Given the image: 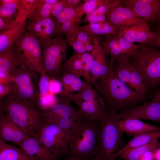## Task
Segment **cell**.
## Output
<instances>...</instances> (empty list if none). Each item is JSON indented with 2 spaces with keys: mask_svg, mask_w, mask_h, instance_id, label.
<instances>
[{
  "mask_svg": "<svg viewBox=\"0 0 160 160\" xmlns=\"http://www.w3.org/2000/svg\"><path fill=\"white\" fill-rule=\"evenodd\" d=\"M113 68L107 74L91 84L108 107L121 112L146 102L147 97L136 92L121 81Z\"/></svg>",
  "mask_w": 160,
  "mask_h": 160,
  "instance_id": "1",
  "label": "cell"
},
{
  "mask_svg": "<svg viewBox=\"0 0 160 160\" xmlns=\"http://www.w3.org/2000/svg\"><path fill=\"white\" fill-rule=\"evenodd\" d=\"M100 124L81 117L71 130L69 153L66 160H92L97 155V136Z\"/></svg>",
  "mask_w": 160,
  "mask_h": 160,
  "instance_id": "2",
  "label": "cell"
},
{
  "mask_svg": "<svg viewBox=\"0 0 160 160\" xmlns=\"http://www.w3.org/2000/svg\"><path fill=\"white\" fill-rule=\"evenodd\" d=\"M6 115L29 137H34L44 121L40 110L32 104L17 100L10 95L0 103Z\"/></svg>",
  "mask_w": 160,
  "mask_h": 160,
  "instance_id": "3",
  "label": "cell"
},
{
  "mask_svg": "<svg viewBox=\"0 0 160 160\" xmlns=\"http://www.w3.org/2000/svg\"><path fill=\"white\" fill-rule=\"evenodd\" d=\"M120 113L107 107L105 119L100 122L97 136V156L100 160H114L115 153L119 150L124 132L119 126L121 119Z\"/></svg>",
  "mask_w": 160,
  "mask_h": 160,
  "instance_id": "4",
  "label": "cell"
},
{
  "mask_svg": "<svg viewBox=\"0 0 160 160\" xmlns=\"http://www.w3.org/2000/svg\"><path fill=\"white\" fill-rule=\"evenodd\" d=\"M129 60L149 89L160 85L159 49L144 45Z\"/></svg>",
  "mask_w": 160,
  "mask_h": 160,
  "instance_id": "5",
  "label": "cell"
},
{
  "mask_svg": "<svg viewBox=\"0 0 160 160\" xmlns=\"http://www.w3.org/2000/svg\"><path fill=\"white\" fill-rule=\"evenodd\" d=\"M38 72L23 63L15 70L10 82L12 90L9 94L18 100L37 107L39 97Z\"/></svg>",
  "mask_w": 160,
  "mask_h": 160,
  "instance_id": "6",
  "label": "cell"
},
{
  "mask_svg": "<svg viewBox=\"0 0 160 160\" xmlns=\"http://www.w3.org/2000/svg\"><path fill=\"white\" fill-rule=\"evenodd\" d=\"M71 131L55 125L44 122L34 137L54 156L53 160H66L69 153V142Z\"/></svg>",
  "mask_w": 160,
  "mask_h": 160,
  "instance_id": "7",
  "label": "cell"
},
{
  "mask_svg": "<svg viewBox=\"0 0 160 160\" xmlns=\"http://www.w3.org/2000/svg\"><path fill=\"white\" fill-rule=\"evenodd\" d=\"M67 47L61 35L52 39L42 51L43 69L50 79H58L62 73L61 66L66 60Z\"/></svg>",
  "mask_w": 160,
  "mask_h": 160,
  "instance_id": "8",
  "label": "cell"
},
{
  "mask_svg": "<svg viewBox=\"0 0 160 160\" xmlns=\"http://www.w3.org/2000/svg\"><path fill=\"white\" fill-rule=\"evenodd\" d=\"M71 102L63 100L47 110L40 111L44 122L71 131L81 116Z\"/></svg>",
  "mask_w": 160,
  "mask_h": 160,
  "instance_id": "9",
  "label": "cell"
},
{
  "mask_svg": "<svg viewBox=\"0 0 160 160\" xmlns=\"http://www.w3.org/2000/svg\"><path fill=\"white\" fill-rule=\"evenodd\" d=\"M15 44L27 66L40 74L44 72L42 62V52L36 35L28 30Z\"/></svg>",
  "mask_w": 160,
  "mask_h": 160,
  "instance_id": "10",
  "label": "cell"
},
{
  "mask_svg": "<svg viewBox=\"0 0 160 160\" xmlns=\"http://www.w3.org/2000/svg\"><path fill=\"white\" fill-rule=\"evenodd\" d=\"M106 20L120 31L135 25L147 23L143 18L131 9L120 4L119 0H114L106 15Z\"/></svg>",
  "mask_w": 160,
  "mask_h": 160,
  "instance_id": "11",
  "label": "cell"
},
{
  "mask_svg": "<svg viewBox=\"0 0 160 160\" xmlns=\"http://www.w3.org/2000/svg\"><path fill=\"white\" fill-rule=\"evenodd\" d=\"M129 58L128 56H124L117 60L118 65L114 67L113 71L121 81L136 92L147 97L149 89L132 65Z\"/></svg>",
  "mask_w": 160,
  "mask_h": 160,
  "instance_id": "12",
  "label": "cell"
},
{
  "mask_svg": "<svg viewBox=\"0 0 160 160\" xmlns=\"http://www.w3.org/2000/svg\"><path fill=\"white\" fill-rule=\"evenodd\" d=\"M120 4L148 22L160 20V0H121Z\"/></svg>",
  "mask_w": 160,
  "mask_h": 160,
  "instance_id": "13",
  "label": "cell"
},
{
  "mask_svg": "<svg viewBox=\"0 0 160 160\" xmlns=\"http://www.w3.org/2000/svg\"><path fill=\"white\" fill-rule=\"evenodd\" d=\"M80 77L63 72L58 79L62 85V89L57 97L64 101L73 102L78 106L81 102V96L84 84Z\"/></svg>",
  "mask_w": 160,
  "mask_h": 160,
  "instance_id": "14",
  "label": "cell"
},
{
  "mask_svg": "<svg viewBox=\"0 0 160 160\" xmlns=\"http://www.w3.org/2000/svg\"><path fill=\"white\" fill-rule=\"evenodd\" d=\"M120 114L122 119H146L160 122V101H147L126 109Z\"/></svg>",
  "mask_w": 160,
  "mask_h": 160,
  "instance_id": "15",
  "label": "cell"
},
{
  "mask_svg": "<svg viewBox=\"0 0 160 160\" xmlns=\"http://www.w3.org/2000/svg\"><path fill=\"white\" fill-rule=\"evenodd\" d=\"M94 48L91 52L93 58V64L91 71L90 84L107 74L114 67L108 63L105 54L95 34Z\"/></svg>",
  "mask_w": 160,
  "mask_h": 160,
  "instance_id": "16",
  "label": "cell"
},
{
  "mask_svg": "<svg viewBox=\"0 0 160 160\" xmlns=\"http://www.w3.org/2000/svg\"><path fill=\"white\" fill-rule=\"evenodd\" d=\"M77 110L81 117L92 121H103L105 119L107 107L100 95L95 98L81 101Z\"/></svg>",
  "mask_w": 160,
  "mask_h": 160,
  "instance_id": "17",
  "label": "cell"
},
{
  "mask_svg": "<svg viewBox=\"0 0 160 160\" xmlns=\"http://www.w3.org/2000/svg\"><path fill=\"white\" fill-rule=\"evenodd\" d=\"M26 28L36 35L41 46L44 48L55 34L57 25L52 18H48L30 22Z\"/></svg>",
  "mask_w": 160,
  "mask_h": 160,
  "instance_id": "18",
  "label": "cell"
},
{
  "mask_svg": "<svg viewBox=\"0 0 160 160\" xmlns=\"http://www.w3.org/2000/svg\"><path fill=\"white\" fill-rule=\"evenodd\" d=\"M28 137L5 114L0 108V138L5 141H10L20 145Z\"/></svg>",
  "mask_w": 160,
  "mask_h": 160,
  "instance_id": "19",
  "label": "cell"
},
{
  "mask_svg": "<svg viewBox=\"0 0 160 160\" xmlns=\"http://www.w3.org/2000/svg\"><path fill=\"white\" fill-rule=\"evenodd\" d=\"M118 35L133 43L138 42L148 46L153 37L154 33L147 23L135 25L118 32Z\"/></svg>",
  "mask_w": 160,
  "mask_h": 160,
  "instance_id": "20",
  "label": "cell"
},
{
  "mask_svg": "<svg viewBox=\"0 0 160 160\" xmlns=\"http://www.w3.org/2000/svg\"><path fill=\"white\" fill-rule=\"evenodd\" d=\"M65 9L67 15V20L63 24L57 28L55 34L59 36L65 35L66 37L65 42L71 47L81 30L79 25L81 18L75 13V9L69 7Z\"/></svg>",
  "mask_w": 160,
  "mask_h": 160,
  "instance_id": "21",
  "label": "cell"
},
{
  "mask_svg": "<svg viewBox=\"0 0 160 160\" xmlns=\"http://www.w3.org/2000/svg\"><path fill=\"white\" fill-rule=\"evenodd\" d=\"M19 146L25 155L31 160H53V154L34 137H28Z\"/></svg>",
  "mask_w": 160,
  "mask_h": 160,
  "instance_id": "22",
  "label": "cell"
},
{
  "mask_svg": "<svg viewBox=\"0 0 160 160\" xmlns=\"http://www.w3.org/2000/svg\"><path fill=\"white\" fill-rule=\"evenodd\" d=\"M26 18L21 19L14 27L0 32V53L11 47L27 31Z\"/></svg>",
  "mask_w": 160,
  "mask_h": 160,
  "instance_id": "23",
  "label": "cell"
},
{
  "mask_svg": "<svg viewBox=\"0 0 160 160\" xmlns=\"http://www.w3.org/2000/svg\"><path fill=\"white\" fill-rule=\"evenodd\" d=\"M23 62L22 55L15 44L9 49L0 53V72L8 71L12 76Z\"/></svg>",
  "mask_w": 160,
  "mask_h": 160,
  "instance_id": "24",
  "label": "cell"
},
{
  "mask_svg": "<svg viewBox=\"0 0 160 160\" xmlns=\"http://www.w3.org/2000/svg\"><path fill=\"white\" fill-rule=\"evenodd\" d=\"M118 125L121 131L133 137L148 132L160 130V128L156 125L147 124L136 119H121Z\"/></svg>",
  "mask_w": 160,
  "mask_h": 160,
  "instance_id": "25",
  "label": "cell"
},
{
  "mask_svg": "<svg viewBox=\"0 0 160 160\" xmlns=\"http://www.w3.org/2000/svg\"><path fill=\"white\" fill-rule=\"evenodd\" d=\"M160 148V142L156 139L147 144L127 149L118 157L121 159L138 160L146 152L154 151Z\"/></svg>",
  "mask_w": 160,
  "mask_h": 160,
  "instance_id": "26",
  "label": "cell"
},
{
  "mask_svg": "<svg viewBox=\"0 0 160 160\" xmlns=\"http://www.w3.org/2000/svg\"><path fill=\"white\" fill-rule=\"evenodd\" d=\"M103 45V48L105 54L111 57L110 65L112 66H114L115 60H117L122 57L125 56L119 44L117 35L106 36Z\"/></svg>",
  "mask_w": 160,
  "mask_h": 160,
  "instance_id": "27",
  "label": "cell"
},
{
  "mask_svg": "<svg viewBox=\"0 0 160 160\" xmlns=\"http://www.w3.org/2000/svg\"><path fill=\"white\" fill-rule=\"evenodd\" d=\"M160 137V130L148 132L133 137L124 147L118 150L115 154L114 158L125 150L147 144L152 141Z\"/></svg>",
  "mask_w": 160,
  "mask_h": 160,
  "instance_id": "28",
  "label": "cell"
},
{
  "mask_svg": "<svg viewBox=\"0 0 160 160\" xmlns=\"http://www.w3.org/2000/svg\"><path fill=\"white\" fill-rule=\"evenodd\" d=\"M0 160H31L21 149L0 139Z\"/></svg>",
  "mask_w": 160,
  "mask_h": 160,
  "instance_id": "29",
  "label": "cell"
},
{
  "mask_svg": "<svg viewBox=\"0 0 160 160\" xmlns=\"http://www.w3.org/2000/svg\"><path fill=\"white\" fill-rule=\"evenodd\" d=\"M81 30H84L95 34L118 35L116 28L107 20L95 23L88 24L79 27Z\"/></svg>",
  "mask_w": 160,
  "mask_h": 160,
  "instance_id": "30",
  "label": "cell"
},
{
  "mask_svg": "<svg viewBox=\"0 0 160 160\" xmlns=\"http://www.w3.org/2000/svg\"><path fill=\"white\" fill-rule=\"evenodd\" d=\"M63 72L84 76L83 64L78 54L74 52L61 66Z\"/></svg>",
  "mask_w": 160,
  "mask_h": 160,
  "instance_id": "31",
  "label": "cell"
},
{
  "mask_svg": "<svg viewBox=\"0 0 160 160\" xmlns=\"http://www.w3.org/2000/svg\"><path fill=\"white\" fill-rule=\"evenodd\" d=\"M21 0L0 5V18L7 22L15 20L18 15Z\"/></svg>",
  "mask_w": 160,
  "mask_h": 160,
  "instance_id": "32",
  "label": "cell"
},
{
  "mask_svg": "<svg viewBox=\"0 0 160 160\" xmlns=\"http://www.w3.org/2000/svg\"><path fill=\"white\" fill-rule=\"evenodd\" d=\"M84 3L80 7L75 9L76 14L81 18L84 14H89L100 6L106 4L112 3L114 0H84Z\"/></svg>",
  "mask_w": 160,
  "mask_h": 160,
  "instance_id": "33",
  "label": "cell"
},
{
  "mask_svg": "<svg viewBox=\"0 0 160 160\" xmlns=\"http://www.w3.org/2000/svg\"><path fill=\"white\" fill-rule=\"evenodd\" d=\"M39 0H21L20 7L17 18L21 20L24 17H31L36 12Z\"/></svg>",
  "mask_w": 160,
  "mask_h": 160,
  "instance_id": "34",
  "label": "cell"
},
{
  "mask_svg": "<svg viewBox=\"0 0 160 160\" xmlns=\"http://www.w3.org/2000/svg\"><path fill=\"white\" fill-rule=\"evenodd\" d=\"M54 5L44 4L43 3L42 0H39L37 9L33 16L30 18V22L51 18V12Z\"/></svg>",
  "mask_w": 160,
  "mask_h": 160,
  "instance_id": "35",
  "label": "cell"
},
{
  "mask_svg": "<svg viewBox=\"0 0 160 160\" xmlns=\"http://www.w3.org/2000/svg\"><path fill=\"white\" fill-rule=\"evenodd\" d=\"M78 54L83 64V77L85 79L87 82L90 84L91 71L93 61L91 52H87L83 54Z\"/></svg>",
  "mask_w": 160,
  "mask_h": 160,
  "instance_id": "36",
  "label": "cell"
},
{
  "mask_svg": "<svg viewBox=\"0 0 160 160\" xmlns=\"http://www.w3.org/2000/svg\"><path fill=\"white\" fill-rule=\"evenodd\" d=\"M63 100L55 95L48 94L44 97L39 98L37 107L40 111L45 110Z\"/></svg>",
  "mask_w": 160,
  "mask_h": 160,
  "instance_id": "37",
  "label": "cell"
},
{
  "mask_svg": "<svg viewBox=\"0 0 160 160\" xmlns=\"http://www.w3.org/2000/svg\"><path fill=\"white\" fill-rule=\"evenodd\" d=\"M119 41L125 55L129 58L136 54L144 45H137L130 42L122 37L117 35Z\"/></svg>",
  "mask_w": 160,
  "mask_h": 160,
  "instance_id": "38",
  "label": "cell"
},
{
  "mask_svg": "<svg viewBox=\"0 0 160 160\" xmlns=\"http://www.w3.org/2000/svg\"><path fill=\"white\" fill-rule=\"evenodd\" d=\"M94 34L84 30H81L76 38L84 45L87 52H91L94 48Z\"/></svg>",
  "mask_w": 160,
  "mask_h": 160,
  "instance_id": "39",
  "label": "cell"
},
{
  "mask_svg": "<svg viewBox=\"0 0 160 160\" xmlns=\"http://www.w3.org/2000/svg\"><path fill=\"white\" fill-rule=\"evenodd\" d=\"M50 79L44 71L40 74L38 81L39 97H44L48 94L49 92Z\"/></svg>",
  "mask_w": 160,
  "mask_h": 160,
  "instance_id": "40",
  "label": "cell"
},
{
  "mask_svg": "<svg viewBox=\"0 0 160 160\" xmlns=\"http://www.w3.org/2000/svg\"><path fill=\"white\" fill-rule=\"evenodd\" d=\"M62 87V85L58 79H50L48 94H53L56 95L61 92Z\"/></svg>",
  "mask_w": 160,
  "mask_h": 160,
  "instance_id": "41",
  "label": "cell"
},
{
  "mask_svg": "<svg viewBox=\"0 0 160 160\" xmlns=\"http://www.w3.org/2000/svg\"><path fill=\"white\" fill-rule=\"evenodd\" d=\"M67 8H68L67 0H60L53 5L51 12V18L56 17Z\"/></svg>",
  "mask_w": 160,
  "mask_h": 160,
  "instance_id": "42",
  "label": "cell"
},
{
  "mask_svg": "<svg viewBox=\"0 0 160 160\" xmlns=\"http://www.w3.org/2000/svg\"><path fill=\"white\" fill-rule=\"evenodd\" d=\"M86 15L85 21L89 23H97L106 20V15L89 13Z\"/></svg>",
  "mask_w": 160,
  "mask_h": 160,
  "instance_id": "43",
  "label": "cell"
},
{
  "mask_svg": "<svg viewBox=\"0 0 160 160\" xmlns=\"http://www.w3.org/2000/svg\"><path fill=\"white\" fill-rule=\"evenodd\" d=\"M12 90L11 85L10 82L0 83V100H3L6 96L9 95Z\"/></svg>",
  "mask_w": 160,
  "mask_h": 160,
  "instance_id": "44",
  "label": "cell"
},
{
  "mask_svg": "<svg viewBox=\"0 0 160 160\" xmlns=\"http://www.w3.org/2000/svg\"><path fill=\"white\" fill-rule=\"evenodd\" d=\"M20 20L17 18L13 22H7L0 18V32L7 30L14 27L17 25Z\"/></svg>",
  "mask_w": 160,
  "mask_h": 160,
  "instance_id": "45",
  "label": "cell"
},
{
  "mask_svg": "<svg viewBox=\"0 0 160 160\" xmlns=\"http://www.w3.org/2000/svg\"><path fill=\"white\" fill-rule=\"evenodd\" d=\"M71 47L77 54H81L87 52L83 44L76 38Z\"/></svg>",
  "mask_w": 160,
  "mask_h": 160,
  "instance_id": "46",
  "label": "cell"
},
{
  "mask_svg": "<svg viewBox=\"0 0 160 160\" xmlns=\"http://www.w3.org/2000/svg\"><path fill=\"white\" fill-rule=\"evenodd\" d=\"M154 36L148 46L160 49V30L156 29L153 31Z\"/></svg>",
  "mask_w": 160,
  "mask_h": 160,
  "instance_id": "47",
  "label": "cell"
},
{
  "mask_svg": "<svg viewBox=\"0 0 160 160\" xmlns=\"http://www.w3.org/2000/svg\"><path fill=\"white\" fill-rule=\"evenodd\" d=\"M67 15L64 9L57 16L52 18L55 21L57 28L65 23L67 20Z\"/></svg>",
  "mask_w": 160,
  "mask_h": 160,
  "instance_id": "48",
  "label": "cell"
},
{
  "mask_svg": "<svg viewBox=\"0 0 160 160\" xmlns=\"http://www.w3.org/2000/svg\"><path fill=\"white\" fill-rule=\"evenodd\" d=\"M111 4H108L101 5L89 13L106 15Z\"/></svg>",
  "mask_w": 160,
  "mask_h": 160,
  "instance_id": "49",
  "label": "cell"
},
{
  "mask_svg": "<svg viewBox=\"0 0 160 160\" xmlns=\"http://www.w3.org/2000/svg\"><path fill=\"white\" fill-rule=\"evenodd\" d=\"M12 76L9 72H0V83H9L12 81Z\"/></svg>",
  "mask_w": 160,
  "mask_h": 160,
  "instance_id": "50",
  "label": "cell"
},
{
  "mask_svg": "<svg viewBox=\"0 0 160 160\" xmlns=\"http://www.w3.org/2000/svg\"><path fill=\"white\" fill-rule=\"evenodd\" d=\"M82 1L80 0H67L68 8L72 7L75 9L79 7L83 4V3H81Z\"/></svg>",
  "mask_w": 160,
  "mask_h": 160,
  "instance_id": "51",
  "label": "cell"
},
{
  "mask_svg": "<svg viewBox=\"0 0 160 160\" xmlns=\"http://www.w3.org/2000/svg\"><path fill=\"white\" fill-rule=\"evenodd\" d=\"M154 151H150L146 152L138 160H154L153 157Z\"/></svg>",
  "mask_w": 160,
  "mask_h": 160,
  "instance_id": "52",
  "label": "cell"
},
{
  "mask_svg": "<svg viewBox=\"0 0 160 160\" xmlns=\"http://www.w3.org/2000/svg\"><path fill=\"white\" fill-rule=\"evenodd\" d=\"M152 99V101H160V85L158 89L151 96Z\"/></svg>",
  "mask_w": 160,
  "mask_h": 160,
  "instance_id": "53",
  "label": "cell"
},
{
  "mask_svg": "<svg viewBox=\"0 0 160 160\" xmlns=\"http://www.w3.org/2000/svg\"><path fill=\"white\" fill-rule=\"evenodd\" d=\"M153 157L154 160H160V148L154 151Z\"/></svg>",
  "mask_w": 160,
  "mask_h": 160,
  "instance_id": "54",
  "label": "cell"
},
{
  "mask_svg": "<svg viewBox=\"0 0 160 160\" xmlns=\"http://www.w3.org/2000/svg\"><path fill=\"white\" fill-rule=\"evenodd\" d=\"M59 0H42L44 3L49 4L52 5H55L59 1Z\"/></svg>",
  "mask_w": 160,
  "mask_h": 160,
  "instance_id": "55",
  "label": "cell"
},
{
  "mask_svg": "<svg viewBox=\"0 0 160 160\" xmlns=\"http://www.w3.org/2000/svg\"><path fill=\"white\" fill-rule=\"evenodd\" d=\"M16 0H0V5L11 3L15 2Z\"/></svg>",
  "mask_w": 160,
  "mask_h": 160,
  "instance_id": "56",
  "label": "cell"
},
{
  "mask_svg": "<svg viewBox=\"0 0 160 160\" xmlns=\"http://www.w3.org/2000/svg\"><path fill=\"white\" fill-rule=\"evenodd\" d=\"M156 29L160 30V20L156 22Z\"/></svg>",
  "mask_w": 160,
  "mask_h": 160,
  "instance_id": "57",
  "label": "cell"
},
{
  "mask_svg": "<svg viewBox=\"0 0 160 160\" xmlns=\"http://www.w3.org/2000/svg\"><path fill=\"white\" fill-rule=\"evenodd\" d=\"M92 160H100V158L97 155Z\"/></svg>",
  "mask_w": 160,
  "mask_h": 160,
  "instance_id": "58",
  "label": "cell"
},
{
  "mask_svg": "<svg viewBox=\"0 0 160 160\" xmlns=\"http://www.w3.org/2000/svg\"><path fill=\"white\" fill-rule=\"evenodd\" d=\"M114 160H116V159H115Z\"/></svg>",
  "mask_w": 160,
  "mask_h": 160,
  "instance_id": "59",
  "label": "cell"
}]
</instances>
